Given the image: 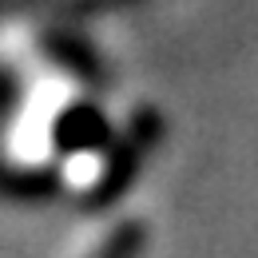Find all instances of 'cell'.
<instances>
[{
  "instance_id": "3957f363",
  "label": "cell",
  "mask_w": 258,
  "mask_h": 258,
  "mask_svg": "<svg viewBox=\"0 0 258 258\" xmlns=\"http://www.w3.org/2000/svg\"><path fill=\"white\" fill-rule=\"evenodd\" d=\"M139 246H143V223H127L107 238L99 258H139Z\"/></svg>"
},
{
  "instance_id": "7a4b0ae2",
  "label": "cell",
  "mask_w": 258,
  "mask_h": 258,
  "mask_svg": "<svg viewBox=\"0 0 258 258\" xmlns=\"http://www.w3.org/2000/svg\"><path fill=\"white\" fill-rule=\"evenodd\" d=\"M103 139H107V119L92 103H76L72 111H64V119L56 127V143L64 151H92Z\"/></svg>"
},
{
  "instance_id": "6da1fadb",
  "label": "cell",
  "mask_w": 258,
  "mask_h": 258,
  "mask_svg": "<svg viewBox=\"0 0 258 258\" xmlns=\"http://www.w3.org/2000/svg\"><path fill=\"white\" fill-rule=\"evenodd\" d=\"M159 135H163V123H159L155 111H139V115H131L127 131L111 143V155H107V163H103V175H99L92 199H96V203H111V199L139 175L143 155L159 143Z\"/></svg>"
}]
</instances>
